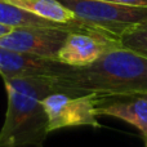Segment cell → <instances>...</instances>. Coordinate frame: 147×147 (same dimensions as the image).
<instances>
[{
    "mask_svg": "<svg viewBox=\"0 0 147 147\" xmlns=\"http://www.w3.org/2000/svg\"><path fill=\"white\" fill-rule=\"evenodd\" d=\"M3 81L8 105L0 129V147H43L49 134L43 101L52 93H63L57 78H16Z\"/></svg>",
    "mask_w": 147,
    "mask_h": 147,
    "instance_id": "2",
    "label": "cell"
},
{
    "mask_svg": "<svg viewBox=\"0 0 147 147\" xmlns=\"http://www.w3.org/2000/svg\"><path fill=\"white\" fill-rule=\"evenodd\" d=\"M43 106L48 116L49 133L71 127H101L96 115L98 102L93 94L71 96L66 93H52L44 98Z\"/></svg>",
    "mask_w": 147,
    "mask_h": 147,
    "instance_id": "4",
    "label": "cell"
},
{
    "mask_svg": "<svg viewBox=\"0 0 147 147\" xmlns=\"http://www.w3.org/2000/svg\"><path fill=\"white\" fill-rule=\"evenodd\" d=\"M121 47L147 57V17L120 39Z\"/></svg>",
    "mask_w": 147,
    "mask_h": 147,
    "instance_id": "11",
    "label": "cell"
},
{
    "mask_svg": "<svg viewBox=\"0 0 147 147\" xmlns=\"http://www.w3.org/2000/svg\"><path fill=\"white\" fill-rule=\"evenodd\" d=\"M63 93L93 94L98 105L120 97L147 94V57L117 47L85 67L57 78Z\"/></svg>",
    "mask_w": 147,
    "mask_h": 147,
    "instance_id": "1",
    "label": "cell"
},
{
    "mask_svg": "<svg viewBox=\"0 0 147 147\" xmlns=\"http://www.w3.org/2000/svg\"><path fill=\"white\" fill-rule=\"evenodd\" d=\"M71 70L72 66L62 63L56 58H47L0 47V76L3 79L58 78Z\"/></svg>",
    "mask_w": 147,
    "mask_h": 147,
    "instance_id": "7",
    "label": "cell"
},
{
    "mask_svg": "<svg viewBox=\"0 0 147 147\" xmlns=\"http://www.w3.org/2000/svg\"><path fill=\"white\" fill-rule=\"evenodd\" d=\"M75 27H17L0 38V47L10 51L56 58L70 31ZM92 31V30H88Z\"/></svg>",
    "mask_w": 147,
    "mask_h": 147,
    "instance_id": "5",
    "label": "cell"
},
{
    "mask_svg": "<svg viewBox=\"0 0 147 147\" xmlns=\"http://www.w3.org/2000/svg\"><path fill=\"white\" fill-rule=\"evenodd\" d=\"M101 1L112 3V4H120V5H129V7L147 8V0H101Z\"/></svg>",
    "mask_w": 147,
    "mask_h": 147,
    "instance_id": "12",
    "label": "cell"
},
{
    "mask_svg": "<svg viewBox=\"0 0 147 147\" xmlns=\"http://www.w3.org/2000/svg\"><path fill=\"white\" fill-rule=\"evenodd\" d=\"M83 26L120 40L147 17V8L112 4L101 0H58Z\"/></svg>",
    "mask_w": 147,
    "mask_h": 147,
    "instance_id": "3",
    "label": "cell"
},
{
    "mask_svg": "<svg viewBox=\"0 0 147 147\" xmlns=\"http://www.w3.org/2000/svg\"><path fill=\"white\" fill-rule=\"evenodd\" d=\"M96 115L127 121L147 137V94L109 99L96 107Z\"/></svg>",
    "mask_w": 147,
    "mask_h": 147,
    "instance_id": "8",
    "label": "cell"
},
{
    "mask_svg": "<svg viewBox=\"0 0 147 147\" xmlns=\"http://www.w3.org/2000/svg\"><path fill=\"white\" fill-rule=\"evenodd\" d=\"M117 47H121L120 40L98 31H70L59 49L57 59L72 67H85Z\"/></svg>",
    "mask_w": 147,
    "mask_h": 147,
    "instance_id": "6",
    "label": "cell"
},
{
    "mask_svg": "<svg viewBox=\"0 0 147 147\" xmlns=\"http://www.w3.org/2000/svg\"><path fill=\"white\" fill-rule=\"evenodd\" d=\"M145 147H147V137H146V142H145Z\"/></svg>",
    "mask_w": 147,
    "mask_h": 147,
    "instance_id": "14",
    "label": "cell"
},
{
    "mask_svg": "<svg viewBox=\"0 0 147 147\" xmlns=\"http://www.w3.org/2000/svg\"><path fill=\"white\" fill-rule=\"evenodd\" d=\"M5 1L10 3L21 9H25L26 12L32 13L40 18H44V20L90 30L81 25L71 10L67 9L58 0H5Z\"/></svg>",
    "mask_w": 147,
    "mask_h": 147,
    "instance_id": "9",
    "label": "cell"
},
{
    "mask_svg": "<svg viewBox=\"0 0 147 147\" xmlns=\"http://www.w3.org/2000/svg\"><path fill=\"white\" fill-rule=\"evenodd\" d=\"M0 23L8 27L17 28V27H75L81 28L78 26L62 25L53 21H48L40 18L32 13L26 12L25 9L16 7L5 0H0ZM85 30V28H81ZM93 31V30H92Z\"/></svg>",
    "mask_w": 147,
    "mask_h": 147,
    "instance_id": "10",
    "label": "cell"
},
{
    "mask_svg": "<svg viewBox=\"0 0 147 147\" xmlns=\"http://www.w3.org/2000/svg\"><path fill=\"white\" fill-rule=\"evenodd\" d=\"M12 30H13L12 27H8V26L1 25V23H0V38H1V36H4V35H7V34L10 32Z\"/></svg>",
    "mask_w": 147,
    "mask_h": 147,
    "instance_id": "13",
    "label": "cell"
}]
</instances>
